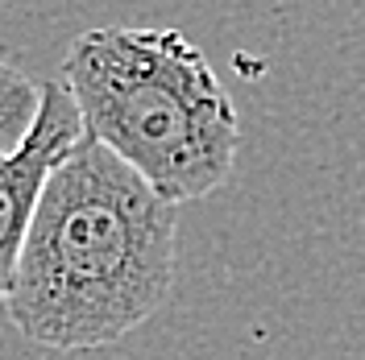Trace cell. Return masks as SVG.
Here are the masks:
<instances>
[{
    "label": "cell",
    "mask_w": 365,
    "mask_h": 360,
    "mask_svg": "<svg viewBox=\"0 0 365 360\" xmlns=\"http://www.w3.org/2000/svg\"><path fill=\"white\" fill-rule=\"evenodd\" d=\"M175 248V203L79 137L42 186L4 311L25 339L54 352L116 344L166 302Z\"/></svg>",
    "instance_id": "6da1fadb"
},
{
    "label": "cell",
    "mask_w": 365,
    "mask_h": 360,
    "mask_svg": "<svg viewBox=\"0 0 365 360\" xmlns=\"http://www.w3.org/2000/svg\"><path fill=\"white\" fill-rule=\"evenodd\" d=\"M63 88L83 137L133 166L166 203L204 199L237 162L241 120L225 83L179 29H88L67 46Z\"/></svg>",
    "instance_id": "7a4b0ae2"
},
{
    "label": "cell",
    "mask_w": 365,
    "mask_h": 360,
    "mask_svg": "<svg viewBox=\"0 0 365 360\" xmlns=\"http://www.w3.org/2000/svg\"><path fill=\"white\" fill-rule=\"evenodd\" d=\"M83 137V120L63 83H42V116L17 158L0 166V307L9 302L17 261L50 170L67 158Z\"/></svg>",
    "instance_id": "3957f363"
},
{
    "label": "cell",
    "mask_w": 365,
    "mask_h": 360,
    "mask_svg": "<svg viewBox=\"0 0 365 360\" xmlns=\"http://www.w3.org/2000/svg\"><path fill=\"white\" fill-rule=\"evenodd\" d=\"M42 116V88L25 70L0 63V166L17 158Z\"/></svg>",
    "instance_id": "277c9868"
}]
</instances>
